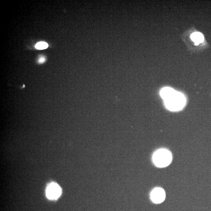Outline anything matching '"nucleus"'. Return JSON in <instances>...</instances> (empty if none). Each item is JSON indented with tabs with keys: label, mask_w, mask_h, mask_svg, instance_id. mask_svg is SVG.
Segmentation results:
<instances>
[{
	"label": "nucleus",
	"mask_w": 211,
	"mask_h": 211,
	"mask_svg": "<svg viewBox=\"0 0 211 211\" xmlns=\"http://www.w3.org/2000/svg\"><path fill=\"white\" fill-rule=\"evenodd\" d=\"M164 101L167 108L172 111H178L182 110L186 104V99L184 95L176 91Z\"/></svg>",
	"instance_id": "obj_1"
},
{
	"label": "nucleus",
	"mask_w": 211,
	"mask_h": 211,
	"mask_svg": "<svg viewBox=\"0 0 211 211\" xmlns=\"http://www.w3.org/2000/svg\"><path fill=\"white\" fill-rule=\"evenodd\" d=\"M153 162L158 167H164L169 166L172 160L170 152L165 149H160L153 154Z\"/></svg>",
	"instance_id": "obj_2"
},
{
	"label": "nucleus",
	"mask_w": 211,
	"mask_h": 211,
	"mask_svg": "<svg viewBox=\"0 0 211 211\" xmlns=\"http://www.w3.org/2000/svg\"><path fill=\"white\" fill-rule=\"evenodd\" d=\"M46 193L48 198L50 200H56L61 196V189L58 184L53 183L48 186Z\"/></svg>",
	"instance_id": "obj_3"
},
{
	"label": "nucleus",
	"mask_w": 211,
	"mask_h": 211,
	"mask_svg": "<svg viewBox=\"0 0 211 211\" xmlns=\"http://www.w3.org/2000/svg\"><path fill=\"white\" fill-rule=\"evenodd\" d=\"M152 200L155 203H160L165 200L166 193L163 189L160 188H155L150 194Z\"/></svg>",
	"instance_id": "obj_4"
},
{
	"label": "nucleus",
	"mask_w": 211,
	"mask_h": 211,
	"mask_svg": "<svg viewBox=\"0 0 211 211\" xmlns=\"http://www.w3.org/2000/svg\"><path fill=\"white\" fill-rule=\"evenodd\" d=\"M192 40L195 42V45H198L199 44L203 42L204 39V36L202 33L199 32H194L191 35Z\"/></svg>",
	"instance_id": "obj_5"
},
{
	"label": "nucleus",
	"mask_w": 211,
	"mask_h": 211,
	"mask_svg": "<svg viewBox=\"0 0 211 211\" xmlns=\"http://www.w3.org/2000/svg\"><path fill=\"white\" fill-rule=\"evenodd\" d=\"M175 91L172 88L165 87L162 88L160 92V95L164 100H166L173 94Z\"/></svg>",
	"instance_id": "obj_6"
},
{
	"label": "nucleus",
	"mask_w": 211,
	"mask_h": 211,
	"mask_svg": "<svg viewBox=\"0 0 211 211\" xmlns=\"http://www.w3.org/2000/svg\"><path fill=\"white\" fill-rule=\"evenodd\" d=\"M48 44L45 42L38 43L36 45V48L39 50L45 49L48 48Z\"/></svg>",
	"instance_id": "obj_7"
},
{
	"label": "nucleus",
	"mask_w": 211,
	"mask_h": 211,
	"mask_svg": "<svg viewBox=\"0 0 211 211\" xmlns=\"http://www.w3.org/2000/svg\"><path fill=\"white\" fill-rule=\"evenodd\" d=\"M45 57H41L38 60V62L40 63H43L45 61Z\"/></svg>",
	"instance_id": "obj_8"
}]
</instances>
